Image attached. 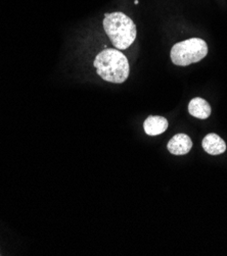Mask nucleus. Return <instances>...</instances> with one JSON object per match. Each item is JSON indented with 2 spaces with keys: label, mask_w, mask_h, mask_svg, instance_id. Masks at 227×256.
I'll return each instance as SVG.
<instances>
[{
  "label": "nucleus",
  "mask_w": 227,
  "mask_h": 256,
  "mask_svg": "<svg viewBox=\"0 0 227 256\" xmlns=\"http://www.w3.org/2000/svg\"><path fill=\"white\" fill-rule=\"evenodd\" d=\"M204 150L211 156H219L225 152L226 144L217 134H208L201 142Z\"/></svg>",
  "instance_id": "7"
},
{
  "label": "nucleus",
  "mask_w": 227,
  "mask_h": 256,
  "mask_svg": "<svg viewBox=\"0 0 227 256\" xmlns=\"http://www.w3.org/2000/svg\"><path fill=\"white\" fill-rule=\"evenodd\" d=\"M188 112L190 114V116L196 118L206 120L211 116L212 108L211 106L208 104V101L203 98L195 97L189 102Z\"/></svg>",
  "instance_id": "6"
},
{
  "label": "nucleus",
  "mask_w": 227,
  "mask_h": 256,
  "mask_svg": "<svg viewBox=\"0 0 227 256\" xmlns=\"http://www.w3.org/2000/svg\"><path fill=\"white\" fill-rule=\"evenodd\" d=\"M168 120L167 118L159 116H149L144 124V131L148 136H157L164 133L168 129Z\"/></svg>",
  "instance_id": "5"
},
{
  "label": "nucleus",
  "mask_w": 227,
  "mask_h": 256,
  "mask_svg": "<svg viewBox=\"0 0 227 256\" xmlns=\"http://www.w3.org/2000/svg\"><path fill=\"white\" fill-rule=\"evenodd\" d=\"M168 150L174 156H184L190 151L192 141L186 134L175 135L168 142Z\"/></svg>",
  "instance_id": "4"
},
{
  "label": "nucleus",
  "mask_w": 227,
  "mask_h": 256,
  "mask_svg": "<svg viewBox=\"0 0 227 256\" xmlns=\"http://www.w3.org/2000/svg\"><path fill=\"white\" fill-rule=\"evenodd\" d=\"M97 74L103 80L122 84L128 79L130 72L129 62L120 50L106 49L97 54L93 62Z\"/></svg>",
  "instance_id": "1"
},
{
  "label": "nucleus",
  "mask_w": 227,
  "mask_h": 256,
  "mask_svg": "<svg viewBox=\"0 0 227 256\" xmlns=\"http://www.w3.org/2000/svg\"><path fill=\"white\" fill-rule=\"evenodd\" d=\"M208 54V45L200 38H190L176 43L170 52L171 60L179 66L196 64Z\"/></svg>",
  "instance_id": "3"
},
{
  "label": "nucleus",
  "mask_w": 227,
  "mask_h": 256,
  "mask_svg": "<svg viewBox=\"0 0 227 256\" xmlns=\"http://www.w3.org/2000/svg\"><path fill=\"white\" fill-rule=\"evenodd\" d=\"M103 24L111 42L119 50L127 49L136 39L135 24L128 16L121 12L106 14Z\"/></svg>",
  "instance_id": "2"
}]
</instances>
